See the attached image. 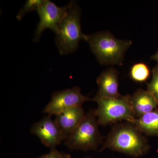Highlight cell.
<instances>
[{"instance_id": "obj_4", "label": "cell", "mask_w": 158, "mask_h": 158, "mask_svg": "<svg viewBox=\"0 0 158 158\" xmlns=\"http://www.w3.org/2000/svg\"><path fill=\"white\" fill-rule=\"evenodd\" d=\"M95 110L89 111L78 126L65 140L66 146L71 150H96L102 137Z\"/></svg>"}, {"instance_id": "obj_13", "label": "cell", "mask_w": 158, "mask_h": 158, "mask_svg": "<svg viewBox=\"0 0 158 158\" xmlns=\"http://www.w3.org/2000/svg\"><path fill=\"white\" fill-rule=\"evenodd\" d=\"M150 75L148 66L143 62L136 63L130 71L131 78L135 81L143 82L147 80Z\"/></svg>"}, {"instance_id": "obj_9", "label": "cell", "mask_w": 158, "mask_h": 158, "mask_svg": "<svg viewBox=\"0 0 158 158\" xmlns=\"http://www.w3.org/2000/svg\"><path fill=\"white\" fill-rule=\"evenodd\" d=\"M85 115L82 106L71 108L56 115L54 120L64 140L78 126Z\"/></svg>"}, {"instance_id": "obj_7", "label": "cell", "mask_w": 158, "mask_h": 158, "mask_svg": "<svg viewBox=\"0 0 158 158\" xmlns=\"http://www.w3.org/2000/svg\"><path fill=\"white\" fill-rule=\"evenodd\" d=\"M70 5V2L66 6L59 7L51 1L44 0L36 10L39 21L34 33V41H39L46 29H50L56 34L58 26L67 14Z\"/></svg>"}, {"instance_id": "obj_10", "label": "cell", "mask_w": 158, "mask_h": 158, "mask_svg": "<svg viewBox=\"0 0 158 158\" xmlns=\"http://www.w3.org/2000/svg\"><path fill=\"white\" fill-rule=\"evenodd\" d=\"M98 90L96 95L107 98H116L121 95L118 92V73L111 67L103 72L97 79Z\"/></svg>"}, {"instance_id": "obj_2", "label": "cell", "mask_w": 158, "mask_h": 158, "mask_svg": "<svg viewBox=\"0 0 158 158\" xmlns=\"http://www.w3.org/2000/svg\"><path fill=\"white\" fill-rule=\"evenodd\" d=\"M106 148L139 157L146 154L149 147L141 132L134 125L122 124L113 129L101 151Z\"/></svg>"}, {"instance_id": "obj_15", "label": "cell", "mask_w": 158, "mask_h": 158, "mask_svg": "<svg viewBox=\"0 0 158 158\" xmlns=\"http://www.w3.org/2000/svg\"><path fill=\"white\" fill-rule=\"evenodd\" d=\"M148 91L151 94L158 102V67L153 71L152 80L148 85Z\"/></svg>"}, {"instance_id": "obj_11", "label": "cell", "mask_w": 158, "mask_h": 158, "mask_svg": "<svg viewBox=\"0 0 158 158\" xmlns=\"http://www.w3.org/2000/svg\"><path fill=\"white\" fill-rule=\"evenodd\" d=\"M129 101L135 116L138 118L144 114L153 111L158 102L148 90L139 89L131 96Z\"/></svg>"}, {"instance_id": "obj_17", "label": "cell", "mask_w": 158, "mask_h": 158, "mask_svg": "<svg viewBox=\"0 0 158 158\" xmlns=\"http://www.w3.org/2000/svg\"><path fill=\"white\" fill-rule=\"evenodd\" d=\"M153 59H155L158 62V52L156 53V54H155L154 56L152 57Z\"/></svg>"}, {"instance_id": "obj_3", "label": "cell", "mask_w": 158, "mask_h": 158, "mask_svg": "<svg viewBox=\"0 0 158 158\" xmlns=\"http://www.w3.org/2000/svg\"><path fill=\"white\" fill-rule=\"evenodd\" d=\"M67 14L58 26L55 42L62 55L73 53L77 50L79 43L85 40V34L81 27V11L76 3L71 2Z\"/></svg>"}, {"instance_id": "obj_1", "label": "cell", "mask_w": 158, "mask_h": 158, "mask_svg": "<svg viewBox=\"0 0 158 158\" xmlns=\"http://www.w3.org/2000/svg\"><path fill=\"white\" fill-rule=\"evenodd\" d=\"M85 40L99 62L104 65H122L126 52L132 44L131 40L118 39L108 31L85 34Z\"/></svg>"}, {"instance_id": "obj_16", "label": "cell", "mask_w": 158, "mask_h": 158, "mask_svg": "<svg viewBox=\"0 0 158 158\" xmlns=\"http://www.w3.org/2000/svg\"><path fill=\"white\" fill-rule=\"evenodd\" d=\"M36 158H71V156L67 153L59 151L55 148L51 149L49 152Z\"/></svg>"}, {"instance_id": "obj_8", "label": "cell", "mask_w": 158, "mask_h": 158, "mask_svg": "<svg viewBox=\"0 0 158 158\" xmlns=\"http://www.w3.org/2000/svg\"><path fill=\"white\" fill-rule=\"evenodd\" d=\"M31 132L39 138L44 145L51 149L56 148L64 141L59 128L50 115L34 123L31 127Z\"/></svg>"}, {"instance_id": "obj_18", "label": "cell", "mask_w": 158, "mask_h": 158, "mask_svg": "<svg viewBox=\"0 0 158 158\" xmlns=\"http://www.w3.org/2000/svg\"><path fill=\"white\" fill-rule=\"evenodd\" d=\"M85 158H93L91 157H86Z\"/></svg>"}, {"instance_id": "obj_14", "label": "cell", "mask_w": 158, "mask_h": 158, "mask_svg": "<svg viewBox=\"0 0 158 158\" xmlns=\"http://www.w3.org/2000/svg\"><path fill=\"white\" fill-rule=\"evenodd\" d=\"M43 2L44 0H28L16 15V18L21 20L27 13L36 11Z\"/></svg>"}, {"instance_id": "obj_12", "label": "cell", "mask_w": 158, "mask_h": 158, "mask_svg": "<svg viewBox=\"0 0 158 158\" xmlns=\"http://www.w3.org/2000/svg\"><path fill=\"white\" fill-rule=\"evenodd\" d=\"M131 124L141 132L158 135V111H152L136 118Z\"/></svg>"}, {"instance_id": "obj_5", "label": "cell", "mask_w": 158, "mask_h": 158, "mask_svg": "<svg viewBox=\"0 0 158 158\" xmlns=\"http://www.w3.org/2000/svg\"><path fill=\"white\" fill-rule=\"evenodd\" d=\"M97 103L95 115L99 125L105 126L120 120L131 123L136 118L129 101V95L107 98L96 95L93 99Z\"/></svg>"}, {"instance_id": "obj_6", "label": "cell", "mask_w": 158, "mask_h": 158, "mask_svg": "<svg viewBox=\"0 0 158 158\" xmlns=\"http://www.w3.org/2000/svg\"><path fill=\"white\" fill-rule=\"evenodd\" d=\"M92 100L84 95L80 88L74 87L54 92L42 112L48 115L56 116L71 108L81 106L85 102Z\"/></svg>"}]
</instances>
